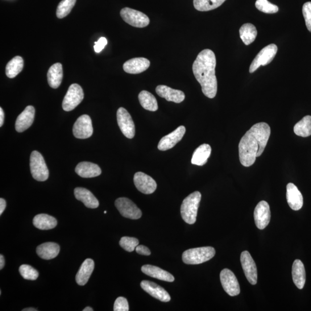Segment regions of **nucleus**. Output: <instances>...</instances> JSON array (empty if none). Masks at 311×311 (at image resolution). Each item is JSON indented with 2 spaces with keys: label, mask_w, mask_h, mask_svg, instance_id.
<instances>
[{
  "label": "nucleus",
  "mask_w": 311,
  "mask_h": 311,
  "mask_svg": "<svg viewBox=\"0 0 311 311\" xmlns=\"http://www.w3.org/2000/svg\"><path fill=\"white\" fill-rule=\"evenodd\" d=\"M150 65V61L145 58H134L124 62L123 68L127 73L139 74L147 70Z\"/></svg>",
  "instance_id": "6ab92c4d"
},
{
  "label": "nucleus",
  "mask_w": 311,
  "mask_h": 311,
  "mask_svg": "<svg viewBox=\"0 0 311 311\" xmlns=\"http://www.w3.org/2000/svg\"><path fill=\"white\" fill-rule=\"evenodd\" d=\"M84 92L80 85L73 84L69 86L63 102L62 108L65 111H70L74 109L84 99Z\"/></svg>",
  "instance_id": "0eeeda50"
},
{
  "label": "nucleus",
  "mask_w": 311,
  "mask_h": 311,
  "mask_svg": "<svg viewBox=\"0 0 311 311\" xmlns=\"http://www.w3.org/2000/svg\"><path fill=\"white\" fill-rule=\"evenodd\" d=\"M104 213H105V214H106L107 213V211H105V212H104Z\"/></svg>",
  "instance_id": "8fccbe9b"
},
{
  "label": "nucleus",
  "mask_w": 311,
  "mask_h": 311,
  "mask_svg": "<svg viewBox=\"0 0 311 311\" xmlns=\"http://www.w3.org/2000/svg\"><path fill=\"white\" fill-rule=\"evenodd\" d=\"M139 100L144 109L156 111L158 110V103L156 98L147 91H143L139 95Z\"/></svg>",
  "instance_id": "7c9ffc66"
},
{
  "label": "nucleus",
  "mask_w": 311,
  "mask_h": 311,
  "mask_svg": "<svg viewBox=\"0 0 311 311\" xmlns=\"http://www.w3.org/2000/svg\"><path fill=\"white\" fill-rule=\"evenodd\" d=\"M287 200L290 208L299 210L303 205V197L296 186L289 183L287 186Z\"/></svg>",
  "instance_id": "412c9836"
},
{
  "label": "nucleus",
  "mask_w": 311,
  "mask_h": 311,
  "mask_svg": "<svg viewBox=\"0 0 311 311\" xmlns=\"http://www.w3.org/2000/svg\"><path fill=\"white\" fill-rule=\"evenodd\" d=\"M239 33L240 38L246 45L252 43L258 34L256 27L251 23L243 24L240 28Z\"/></svg>",
  "instance_id": "2f4dec72"
},
{
  "label": "nucleus",
  "mask_w": 311,
  "mask_h": 311,
  "mask_svg": "<svg viewBox=\"0 0 311 311\" xmlns=\"http://www.w3.org/2000/svg\"><path fill=\"white\" fill-rule=\"evenodd\" d=\"M20 275L25 280L34 281L38 279L39 273L34 268L28 264H23L19 268Z\"/></svg>",
  "instance_id": "e433bc0d"
},
{
  "label": "nucleus",
  "mask_w": 311,
  "mask_h": 311,
  "mask_svg": "<svg viewBox=\"0 0 311 311\" xmlns=\"http://www.w3.org/2000/svg\"><path fill=\"white\" fill-rule=\"evenodd\" d=\"M226 0H194V7L198 11L205 12L216 9Z\"/></svg>",
  "instance_id": "f704fd0d"
},
{
  "label": "nucleus",
  "mask_w": 311,
  "mask_h": 311,
  "mask_svg": "<svg viewBox=\"0 0 311 311\" xmlns=\"http://www.w3.org/2000/svg\"><path fill=\"white\" fill-rule=\"evenodd\" d=\"M122 19L130 25L137 28L147 27L150 23V19L148 16L142 12L131 9L130 8H124L120 12Z\"/></svg>",
  "instance_id": "423d86ee"
},
{
  "label": "nucleus",
  "mask_w": 311,
  "mask_h": 311,
  "mask_svg": "<svg viewBox=\"0 0 311 311\" xmlns=\"http://www.w3.org/2000/svg\"><path fill=\"white\" fill-rule=\"evenodd\" d=\"M129 310L128 304L126 298L123 297H119L115 300L114 310V311H128Z\"/></svg>",
  "instance_id": "a19ab883"
},
{
  "label": "nucleus",
  "mask_w": 311,
  "mask_h": 311,
  "mask_svg": "<svg viewBox=\"0 0 311 311\" xmlns=\"http://www.w3.org/2000/svg\"><path fill=\"white\" fill-rule=\"evenodd\" d=\"M30 169L32 176L35 180L44 182L48 179L49 176L48 168L43 157L38 151H34L31 153Z\"/></svg>",
  "instance_id": "39448f33"
},
{
  "label": "nucleus",
  "mask_w": 311,
  "mask_h": 311,
  "mask_svg": "<svg viewBox=\"0 0 311 311\" xmlns=\"http://www.w3.org/2000/svg\"><path fill=\"white\" fill-rule=\"evenodd\" d=\"M33 225L40 230L53 229L57 225V219L47 214L36 215L33 219Z\"/></svg>",
  "instance_id": "c756f323"
},
{
  "label": "nucleus",
  "mask_w": 311,
  "mask_h": 311,
  "mask_svg": "<svg viewBox=\"0 0 311 311\" xmlns=\"http://www.w3.org/2000/svg\"><path fill=\"white\" fill-rule=\"evenodd\" d=\"M186 132V128L184 126L178 127L171 134L163 137L158 144L160 151H165L172 148L183 139Z\"/></svg>",
  "instance_id": "dca6fc26"
},
{
  "label": "nucleus",
  "mask_w": 311,
  "mask_h": 311,
  "mask_svg": "<svg viewBox=\"0 0 311 311\" xmlns=\"http://www.w3.org/2000/svg\"><path fill=\"white\" fill-rule=\"evenodd\" d=\"M278 48L275 44H271L261 50L253 60L250 67V73H254L260 66L267 65L275 59Z\"/></svg>",
  "instance_id": "6e6552de"
},
{
  "label": "nucleus",
  "mask_w": 311,
  "mask_h": 311,
  "mask_svg": "<svg viewBox=\"0 0 311 311\" xmlns=\"http://www.w3.org/2000/svg\"><path fill=\"white\" fill-rule=\"evenodd\" d=\"M255 7L259 11L266 14H275L279 11V7L268 0H256Z\"/></svg>",
  "instance_id": "4c0bfd02"
},
{
  "label": "nucleus",
  "mask_w": 311,
  "mask_h": 311,
  "mask_svg": "<svg viewBox=\"0 0 311 311\" xmlns=\"http://www.w3.org/2000/svg\"><path fill=\"white\" fill-rule=\"evenodd\" d=\"M60 248L56 243L48 242L40 244L36 248L37 254L43 259L55 258L59 255Z\"/></svg>",
  "instance_id": "a878e982"
},
{
  "label": "nucleus",
  "mask_w": 311,
  "mask_h": 311,
  "mask_svg": "<svg viewBox=\"0 0 311 311\" xmlns=\"http://www.w3.org/2000/svg\"><path fill=\"white\" fill-rule=\"evenodd\" d=\"M134 183L136 188L145 194H151L155 192L157 188L156 182L152 177L142 172L135 173Z\"/></svg>",
  "instance_id": "2eb2a0df"
},
{
  "label": "nucleus",
  "mask_w": 311,
  "mask_h": 311,
  "mask_svg": "<svg viewBox=\"0 0 311 311\" xmlns=\"http://www.w3.org/2000/svg\"><path fill=\"white\" fill-rule=\"evenodd\" d=\"M220 280L224 289L231 296L239 295L240 285L233 272L230 269H223L220 273Z\"/></svg>",
  "instance_id": "f8f14e48"
},
{
  "label": "nucleus",
  "mask_w": 311,
  "mask_h": 311,
  "mask_svg": "<svg viewBox=\"0 0 311 311\" xmlns=\"http://www.w3.org/2000/svg\"><path fill=\"white\" fill-rule=\"evenodd\" d=\"M74 196L77 200L82 202L88 208L96 209L99 205L98 199L90 190L85 188H77L74 189Z\"/></svg>",
  "instance_id": "4be33fe9"
},
{
  "label": "nucleus",
  "mask_w": 311,
  "mask_h": 311,
  "mask_svg": "<svg viewBox=\"0 0 311 311\" xmlns=\"http://www.w3.org/2000/svg\"><path fill=\"white\" fill-rule=\"evenodd\" d=\"M24 61L22 57H15L7 65L6 69L7 76L11 78L15 77L22 71Z\"/></svg>",
  "instance_id": "473e14b6"
},
{
  "label": "nucleus",
  "mask_w": 311,
  "mask_h": 311,
  "mask_svg": "<svg viewBox=\"0 0 311 311\" xmlns=\"http://www.w3.org/2000/svg\"><path fill=\"white\" fill-rule=\"evenodd\" d=\"M7 206V203L3 198H0V215H2L5 210Z\"/></svg>",
  "instance_id": "c03bdc74"
},
{
  "label": "nucleus",
  "mask_w": 311,
  "mask_h": 311,
  "mask_svg": "<svg viewBox=\"0 0 311 311\" xmlns=\"http://www.w3.org/2000/svg\"><path fill=\"white\" fill-rule=\"evenodd\" d=\"M211 148L209 144H204L198 147L193 153L192 163L202 166L207 163L210 156Z\"/></svg>",
  "instance_id": "c85d7f7f"
},
{
  "label": "nucleus",
  "mask_w": 311,
  "mask_h": 311,
  "mask_svg": "<svg viewBox=\"0 0 311 311\" xmlns=\"http://www.w3.org/2000/svg\"><path fill=\"white\" fill-rule=\"evenodd\" d=\"M5 266V259L3 255H0V270H2Z\"/></svg>",
  "instance_id": "49530a36"
},
{
  "label": "nucleus",
  "mask_w": 311,
  "mask_h": 311,
  "mask_svg": "<svg viewBox=\"0 0 311 311\" xmlns=\"http://www.w3.org/2000/svg\"><path fill=\"white\" fill-rule=\"evenodd\" d=\"M136 251L139 254L143 255L148 256L151 254L150 250L147 247L143 245H138L137 246Z\"/></svg>",
  "instance_id": "37998d69"
},
{
  "label": "nucleus",
  "mask_w": 311,
  "mask_h": 311,
  "mask_svg": "<svg viewBox=\"0 0 311 311\" xmlns=\"http://www.w3.org/2000/svg\"><path fill=\"white\" fill-rule=\"evenodd\" d=\"M271 134L269 124L259 122L243 136L239 144V155L240 163L244 167H250L254 164L256 157L262 154Z\"/></svg>",
  "instance_id": "f257e3e1"
},
{
  "label": "nucleus",
  "mask_w": 311,
  "mask_h": 311,
  "mask_svg": "<svg viewBox=\"0 0 311 311\" xmlns=\"http://www.w3.org/2000/svg\"><path fill=\"white\" fill-rule=\"evenodd\" d=\"M254 216L256 226L258 229L264 230L269 225L271 212L267 202L262 201L258 203L255 207Z\"/></svg>",
  "instance_id": "4468645a"
},
{
  "label": "nucleus",
  "mask_w": 311,
  "mask_h": 311,
  "mask_svg": "<svg viewBox=\"0 0 311 311\" xmlns=\"http://www.w3.org/2000/svg\"><path fill=\"white\" fill-rule=\"evenodd\" d=\"M107 44L106 38L102 37L96 42H95L94 50L95 52L99 53L102 52V50L105 48Z\"/></svg>",
  "instance_id": "79ce46f5"
},
{
  "label": "nucleus",
  "mask_w": 311,
  "mask_h": 311,
  "mask_svg": "<svg viewBox=\"0 0 311 311\" xmlns=\"http://www.w3.org/2000/svg\"><path fill=\"white\" fill-rule=\"evenodd\" d=\"M115 205L123 217L131 219L142 217V211L129 199L119 198L115 202Z\"/></svg>",
  "instance_id": "1a4fd4ad"
},
{
  "label": "nucleus",
  "mask_w": 311,
  "mask_h": 311,
  "mask_svg": "<svg viewBox=\"0 0 311 311\" xmlns=\"http://www.w3.org/2000/svg\"><path fill=\"white\" fill-rule=\"evenodd\" d=\"M156 92L159 97L165 99L168 102L180 103L185 99V95L183 91L174 90L166 85L157 86Z\"/></svg>",
  "instance_id": "aec40b11"
},
{
  "label": "nucleus",
  "mask_w": 311,
  "mask_h": 311,
  "mask_svg": "<svg viewBox=\"0 0 311 311\" xmlns=\"http://www.w3.org/2000/svg\"><path fill=\"white\" fill-rule=\"evenodd\" d=\"M201 200V194L195 192L187 197L181 207L182 218L189 225H194L196 221L198 209Z\"/></svg>",
  "instance_id": "7ed1b4c3"
},
{
  "label": "nucleus",
  "mask_w": 311,
  "mask_h": 311,
  "mask_svg": "<svg viewBox=\"0 0 311 311\" xmlns=\"http://www.w3.org/2000/svg\"><path fill=\"white\" fill-rule=\"evenodd\" d=\"M292 273L294 284L299 289L303 288L305 283L306 275L304 264L300 260L296 259L294 261Z\"/></svg>",
  "instance_id": "bb28decb"
},
{
  "label": "nucleus",
  "mask_w": 311,
  "mask_h": 311,
  "mask_svg": "<svg viewBox=\"0 0 311 311\" xmlns=\"http://www.w3.org/2000/svg\"><path fill=\"white\" fill-rule=\"evenodd\" d=\"M302 14L305 21L306 26L311 32V2H306L304 4L302 7Z\"/></svg>",
  "instance_id": "ea45409f"
},
{
  "label": "nucleus",
  "mask_w": 311,
  "mask_h": 311,
  "mask_svg": "<svg viewBox=\"0 0 311 311\" xmlns=\"http://www.w3.org/2000/svg\"><path fill=\"white\" fill-rule=\"evenodd\" d=\"M240 262L247 280L252 285H255L258 280V272L254 259L247 251H243L240 255Z\"/></svg>",
  "instance_id": "ddd939ff"
},
{
  "label": "nucleus",
  "mask_w": 311,
  "mask_h": 311,
  "mask_svg": "<svg viewBox=\"0 0 311 311\" xmlns=\"http://www.w3.org/2000/svg\"><path fill=\"white\" fill-rule=\"evenodd\" d=\"M216 58L210 49H205L198 54L193 65L195 77L202 87L205 96L213 99L217 92V80L215 76Z\"/></svg>",
  "instance_id": "f03ea898"
},
{
  "label": "nucleus",
  "mask_w": 311,
  "mask_h": 311,
  "mask_svg": "<svg viewBox=\"0 0 311 311\" xmlns=\"http://www.w3.org/2000/svg\"><path fill=\"white\" fill-rule=\"evenodd\" d=\"M93 131L92 121L88 115H81L77 119L73 127V135L79 139L90 138L93 134Z\"/></svg>",
  "instance_id": "9b49d317"
},
{
  "label": "nucleus",
  "mask_w": 311,
  "mask_h": 311,
  "mask_svg": "<svg viewBox=\"0 0 311 311\" xmlns=\"http://www.w3.org/2000/svg\"><path fill=\"white\" fill-rule=\"evenodd\" d=\"M94 268L95 262L94 260L90 258L85 259L81 264L76 276V281L77 284L84 286L88 283Z\"/></svg>",
  "instance_id": "5701e85b"
},
{
  "label": "nucleus",
  "mask_w": 311,
  "mask_h": 311,
  "mask_svg": "<svg viewBox=\"0 0 311 311\" xmlns=\"http://www.w3.org/2000/svg\"><path fill=\"white\" fill-rule=\"evenodd\" d=\"M294 132L298 136L306 138L311 135V116L306 115L294 126Z\"/></svg>",
  "instance_id": "72a5a7b5"
},
{
  "label": "nucleus",
  "mask_w": 311,
  "mask_h": 311,
  "mask_svg": "<svg viewBox=\"0 0 311 311\" xmlns=\"http://www.w3.org/2000/svg\"><path fill=\"white\" fill-rule=\"evenodd\" d=\"M118 126L122 134L126 138H134L136 134L135 124L131 115L123 107H120L117 113Z\"/></svg>",
  "instance_id": "9d476101"
},
{
  "label": "nucleus",
  "mask_w": 311,
  "mask_h": 311,
  "mask_svg": "<svg viewBox=\"0 0 311 311\" xmlns=\"http://www.w3.org/2000/svg\"><path fill=\"white\" fill-rule=\"evenodd\" d=\"M4 121V113L2 108H0V126L2 127Z\"/></svg>",
  "instance_id": "a18cd8bd"
},
{
  "label": "nucleus",
  "mask_w": 311,
  "mask_h": 311,
  "mask_svg": "<svg viewBox=\"0 0 311 311\" xmlns=\"http://www.w3.org/2000/svg\"><path fill=\"white\" fill-rule=\"evenodd\" d=\"M142 271L145 275L150 276L155 279L172 283L175 280V278L167 271L160 269V268L152 266L150 264L144 265L142 268Z\"/></svg>",
  "instance_id": "b1692460"
},
{
  "label": "nucleus",
  "mask_w": 311,
  "mask_h": 311,
  "mask_svg": "<svg viewBox=\"0 0 311 311\" xmlns=\"http://www.w3.org/2000/svg\"><path fill=\"white\" fill-rule=\"evenodd\" d=\"M75 171L78 175L84 178L97 177L102 173L101 168L97 164L86 161L78 164Z\"/></svg>",
  "instance_id": "393cba45"
},
{
  "label": "nucleus",
  "mask_w": 311,
  "mask_h": 311,
  "mask_svg": "<svg viewBox=\"0 0 311 311\" xmlns=\"http://www.w3.org/2000/svg\"><path fill=\"white\" fill-rule=\"evenodd\" d=\"M36 310H38L35 308H25L22 310V311H36Z\"/></svg>",
  "instance_id": "de8ad7c7"
},
{
  "label": "nucleus",
  "mask_w": 311,
  "mask_h": 311,
  "mask_svg": "<svg viewBox=\"0 0 311 311\" xmlns=\"http://www.w3.org/2000/svg\"><path fill=\"white\" fill-rule=\"evenodd\" d=\"M215 254V249L211 247L191 248L182 254V260L188 264H198L213 258Z\"/></svg>",
  "instance_id": "20e7f679"
},
{
  "label": "nucleus",
  "mask_w": 311,
  "mask_h": 311,
  "mask_svg": "<svg viewBox=\"0 0 311 311\" xmlns=\"http://www.w3.org/2000/svg\"><path fill=\"white\" fill-rule=\"evenodd\" d=\"M141 287L157 300L165 302L171 300L168 293L163 288L153 282L144 280L141 283Z\"/></svg>",
  "instance_id": "f3484780"
},
{
  "label": "nucleus",
  "mask_w": 311,
  "mask_h": 311,
  "mask_svg": "<svg viewBox=\"0 0 311 311\" xmlns=\"http://www.w3.org/2000/svg\"><path fill=\"white\" fill-rule=\"evenodd\" d=\"M76 3V0H62L57 9L58 18L62 19L67 16L71 12Z\"/></svg>",
  "instance_id": "c9c22d12"
},
{
  "label": "nucleus",
  "mask_w": 311,
  "mask_h": 311,
  "mask_svg": "<svg viewBox=\"0 0 311 311\" xmlns=\"http://www.w3.org/2000/svg\"><path fill=\"white\" fill-rule=\"evenodd\" d=\"M35 113V110L34 107L32 106H27L16 119V130L19 132H22L28 129L34 122Z\"/></svg>",
  "instance_id": "a211bd4d"
},
{
  "label": "nucleus",
  "mask_w": 311,
  "mask_h": 311,
  "mask_svg": "<svg viewBox=\"0 0 311 311\" xmlns=\"http://www.w3.org/2000/svg\"><path fill=\"white\" fill-rule=\"evenodd\" d=\"M63 78V69L60 63H56L51 66L48 72V81L50 86L54 89L59 88Z\"/></svg>",
  "instance_id": "cd10ccee"
},
{
  "label": "nucleus",
  "mask_w": 311,
  "mask_h": 311,
  "mask_svg": "<svg viewBox=\"0 0 311 311\" xmlns=\"http://www.w3.org/2000/svg\"><path fill=\"white\" fill-rule=\"evenodd\" d=\"M94 309L90 306H87L85 309H83V311H93Z\"/></svg>",
  "instance_id": "09e8293b"
},
{
  "label": "nucleus",
  "mask_w": 311,
  "mask_h": 311,
  "mask_svg": "<svg viewBox=\"0 0 311 311\" xmlns=\"http://www.w3.org/2000/svg\"><path fill=\"white\" fill-rule=\"evenodd\" d=\"M139 241L138 239L135 238L127 237L124 236L122 237L119 241V245L127 252H132L136 250L137 246L139 245Z\"/></svg>",
  "instance_id": "58836bf2"
}]
</instances>
